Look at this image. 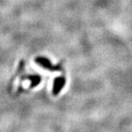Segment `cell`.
<instances>
[{"mask_svg":"<svg viewBox=\"0 0 132 132\" xmlns=\"http://www.w3.org/2000/svg\"><path fill=\"white\" fill-rule=\"evenodd\" d=\"M35 62L38 64L40 66H41L43 68L46 69L48 71H57L61 70L60 66L59 65H53L49 60L46 57H39L35 59Z\"/></svg>","mask_w":132,"mask_h":132,"instance_id":"obj_1","label":"cell"},{"mask_svg":"<svg viewBox=\"0 0 132 132\" xmlns=\"http://www.w3.org/2000/svg\"><path fill=\"white\" fill-rule=\"evenodd\" d=\"M65 79L63 76H59L54 79L52 90L54 95H57L61 92V90L65 85Z\"/></svg>","mask_w":132,"mask_h":132,"instance_id":"obj_2","label":"cell"},{"mask_svg":"<svg viewBox=\"0 0 132 132\" xmlns=\"http://www.w3.org/2000/svg\"><path fill=\"white\" fill-rule=\"evenodd\" d=\"M27 78L28 79V80H29L31 81V84H30V87H36L37 85L40 84V81H41L40 76L38 75L27 76Z\"/></svg>","mask_w":132,"mask_h":132,"instance_id":"obj_3","label":"cell"}]
</instances>
